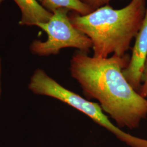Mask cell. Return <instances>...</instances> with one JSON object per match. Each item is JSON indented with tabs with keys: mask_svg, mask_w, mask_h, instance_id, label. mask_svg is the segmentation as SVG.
Returning a JSON list of instances; mask_svg holds the SVG:
<instances>
[{
	"mask_svg": "<svg viewBox=\"0 0 147 147\" xmlns=\"http://www.w3.org/2000/svg\"><path fill=\"white\" fill-rule=\"evenodd\" d=\"M130 57L113 55L106 58L74 53L70 62L71 77L87 99H96L119 128H138L147 117V99L132 87L123 74Z\"/></svg>",
	"mask_w": 147,
	"mask_h": 147,
	"instance_id": "cell-1",
	"label": "cell"
},
{
	"mask_svg": "<svg viewBox=\"0 0 147 147\" xmlns=\"http://www.w3.org/2000/svg\"><path fill=\"white\" fill-rule=\"evenodd\" d=\"M146 7V0H131L121 9L107 5L86 16L73 14L69 19L74 26L90 39L94 57L123 56L142 25Z\"/></svg>",
	"mask_w": 147,
	"mask_h": 147,
	"instance_id": "cell-2",
	"label": "cell"
},
{
	"mask_svg": "<svg viewBox=\"0 0 147 147\" xmlns=\"http://www.w3.org/2000/svg\"><path fill=\"white\" fill-rule=\"evenodd\" d=\"M28 88L35 94L55 98L82 112L129 147L144 146L145 139L132 136L114 125L104 113L98 103L90 101L65 88L47 75L42 69L38 68L34 70L30 80Z\"/></svg>",
	"mask_w": 147,
	"mask_h": 147,
	"instance_id": "cell-3",
	"label": "cell"
},
{
	"mask_svg": "<svg viewBox=\"0 0 147 147\" xmlns=\"http://www.w3.org/2000/svg\"><path fill=\"white\" fill-rule=\"evenodd\" d=\"M70 10L61 8L55 11L50 19L46 22L38 23V27L46 32L45 41L35 40L32 42L30 50L39 56L56 55L65 48H75L79 51L89 53L92 49L90 39L71 24L68 16Z\"/></svg>",
	"mask_w": 147,
	"mask_h": 147,
	"instance_id": "cell-4",
	"label": "cell"
},
{
	"mask_svg": "<svg viewBox=\"0 0 147 147\" xmlns=\"http://www.w3.org/2000/svg\"><path fill=\"white\" fill-rule=\"evenodd\" d=\"M147 58V1L146 14L135 37L131 56L127 67L123 71L127 82L137 92H138L142 84L143 71Z\"/></svg>",
	"mask_w": 147,
	"mask_h": 147,
	"instance_id": "cell-5",
	"label": "cell"
},
{
	"mask_svg": "<svg viewBox=\"0 0 147 147\" xmlns=\"http://www.w3.org/2000/svg\"><path fill=\"white\" fill-rule=\"evenodd\" d=\"M21 11V26H33L49 21L53 13L47 11L36 0H13Z\"/></svg>",
	"mask_w": 147,
	"mask_h": 147,
	"instance_id": "cell-6",
	"label": "cell"
},
{
	"mask_svg": "<svg viewBox=\"0 0 147 147\" xmlns=\"http://www.w3.org/2000/svg\"><path fill=\"white\" fill-rule=\"evenodd\" d=\"M41 5L53 13L61 8L73 11L80 16H86L94 11L81 0H41Z\"/></svg>",
	"mask_w": 147,
	"mask_h": 147,
	"instance_id": "cell-7",
	"label": "cell"
},
{
	"mask_svg": "<svg viewBox=\"0 0 147 147\" xmlns=\"http://www.w3.org/2000/svg\"><path fill=\"white\" fill-rule=\"evenodd\" d=\"M143 98L147 97V58L144 64L142 75V84L138 92Z\"/></svg>",
	"mask_w": 147,
	"mask_h": 147,
	"instance_id": "cell-8",
	"label": "cell"
},
{
	"mask_svg": "<svg viewBox=\"0 0 147 147\" xmlns=\"http://www.w3.org/2000/svg\"><path fill=\"white\" fill-rule=\"evenodd\" d=\"M84 4L88 5L93 11L102 6L107 5L112 0H81Z\"/></svg>",
	"mask_w": 147,
	"mask_h": 147,
	"instance_id": "cell-9",
	"label": "cell"
},
{
	"mask_svg": "<svg viewBox=\"0 0 147 147\" xmlns=\"http://www.w3.org/2000/svg\"><path fill=\"white\" fill-rule=\"evenodd\" d=\"M1 75H2V61L0 57V97L1 94Z\"/></svg>",
	"mask_w": 147,
	"mask_h": 147,
	"instance_id": "cell-10",
	"label": "cell"
},
{
	"mask_svg": "<svg viewBox=\"0 0 147 147\" xmlns=\"http://www.w3.org/2000/svg\"><path fill=\"white\" fill-rule=\"evenodd\" d=\"M3 1H4V0H0V4H1V3Z\"/></svg>",
	"mask_w": 147,
	"mask_h": 147,
	"instance_id": "cell-11",
	"label": "cell"
}]
</instances>
